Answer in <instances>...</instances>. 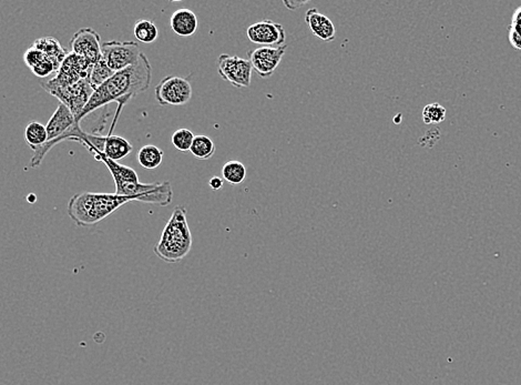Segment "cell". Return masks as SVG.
<instances>
[{
  "instance_id": "obj_5",
  "label": "cell",
  "mask_w": 521,
  "mask_h": 385,
  "mask_svg": "<svg viewBox=\"0 0 521 385\" xmlns=\"http://www.w3.org/2000/svg\"><path fill=\"white\" fill-rule=\"evenodd\" d=\"M79 128H80V123L75 121L71 111L64 105L59 104L56 111L53 112L46 125L47 143L45 145H42V148L34 151V156H31L29 167H39L44 158L55 145L64 141H69Z\"/></svg>"
},
{
  "instance_id": "obj_26",
  "label": "cell",
  "mask_w": 521,
  "mask_h": 385,
  "mask_svg": "<svg viewBox=\"0 0 521 385\" xmlns=\"http://www.w3.org/2000/svg\"><path fill=\"white\" fill-rule=\"evenodd\" d=\"M445 118H446V109L437 102L427 105L423 110V121L426 125L443 123Z\"/></svg>"
},
{
  "instance_id": "obj_14",
  "label": "cell",
  "mask_w": 521,
  "mask_h": 385,
  "mask_svg": "<svg viewBox=\"0 0 521 385\" xmlns=\"http://www.w3.org/2000/svg\"><path fill=\"white\" fill-rule=\"evenodd\" d=\"M305 23L318 39L325 42H332L335 40L336 29L332 20L325 15L318 12V9L311 8L305 14Z\"/></svg>"
},
{
  "instance_id": "obj_2",
  "label": "cell",
  "mask_w": 521,
  "mask_h": 385,
  "mask_svg": "<svg viewBox=\"0 0 521 385\" xmlns=\"http://www.w3.org/2000/svg\"><path fill=\"white\" fill-rule=\"evenodd\" d=\"M97 161L102 162L111 173L115 181L116 192L119 196L132 197L139 202L158 204L167 207L172 202L173 190L169 181L143 183L139 181L138 173L119 162L107 158L104 154L93 152Z\"/></svg>"
},
{
  "instance_id": "obj_25",
  "label": "cell",
  "mask_w": 521,
  "mask_h": 385,
  "mask_svg": "<svg viewBox=\"0 0 521 385\" xmlns=\"http://www.w3.org/2000/svg\"><path fill=\"white\" fill-rule=\"evenodd\" d=\"M509 38L510 45L513 46L515 49L521 51V6L515 9L511 18V24L509 26Z\"/></svg>"
},
{
  "instance_id": "obj_3",
  "label": "cell",
  "mask_w": 521,
  "mask_h": 385,
  "mask_svg": "<svg viewBox=\"0 0 521 385\" xmlns=\"http://www.w3.org/2000/svg\"><path fill=\"white\" fill-rule=\"evenodd\" d=\"M137 202L132 197L117 193H75L68 204V215L78 226H95L129 202Z\"/></svg>"
},
{
  "instance_id": "obj_9",
  "label": "cell",
  "mask_w": 521,
  "mask_h": 385,
  "mask_svg": "<svg viewBox=\"0 0 521 385\" xmlns=\"http://www.w3.org/2000/svg\"><path fill=\"white\" fill-rule=\"evenodd\" d=\"M219 75L235 88H248L251 86L252 66L248 59L230 56L222 53L217 62Z\"/></svg>"
},
{
  "instance_id": "obj_21",
  "label": "cell",
  "mask_w": 521,
  "mask_h": 385,
  "mask_svg": "<svg viewBox=\"0 0 521 385\" xmlns=\"http://www.w3.org/2000/svg\"><path fill=\"white\" fill-rule=\"evenodd\" d=\"M222 178L224 181L229 182L233 186L243 183L246 178V165L237 160H230L226 162L222 168Z\"/></svg>"
},
{
  "instance_id": "obj_23",
  "label": "cell",
  "mask_w": 521,
  "mask_h": 385,
  "mask_svg": "<svg viewBox=\"0 0 521 385\" xmlns=\"http://www.w3.org/2000/svg\"><path fill=\"white\" fill-rule=\"evenodd\" d=\"M115 71H112L106 62H103L102 59H100L99 62H95L92 66L91 73H90V84H91L93 90L97 89L98 87H100L101 84H104L108 79L111 78L112 75H115Z\"/></svg>"
},
{
  "instance_id": "obj_17",
  "label": "cell",
  "mask_w": 521,
  "mask_h": 385,
  "mask_svg": "<svg viewBox=\"0 0 521 385\" xmlns=\"http://www.w3.org/2000/svg\"><path fill=\"white\" fill-rule=\"evenodd\" d=\"M132 151H134V147L128 140L116 134H108L102 154H104L108 159L118 162L131 154Z\"/></svg>"
},
{
  "instance_id": "obj_22",
  "label": "cell",
  "mask_w": 521,
  "mask_h": 385,
  "mask_svg": "<svg viewBox=\"0 0 521 385\" xmlns=\"http://www.w3.org/2000/svg\"><path fill=\"white\" fill-rule=\"evenodd\" d=\"M134 35L137 38L138 42L149 45V44H152L158 39L159 30L156 28L154 23H152L150 20L140 19L134 24Z\"/></svg>"
},
{
  "instance_id": "obj_7",
  "label": "cell",
  "mask_w": 521,
  "mask_h": 385,
  "mask_svg": "<svg viewBox=\"0 0 521 385\" xmlns=\"http://www.w3.org/2000/svg\"><path fill=\"white\" fill-rule=\"evenodd\" d=\"M154 96L161 106H184L192 98V86L189 78L167 75L156 84Z\"/></svg>"
},
{
  "instance_id": "obj_18",
  "label": "cell",
  "mask_w": 521,
  "mask_h": 385,
  "mask_svg": "<svg viewBox=\"0 0 521 385\" xmlns=\"http://www.w3.org/2000/svg\"><path fill=\"white\" fill-rule=\"evenodd\" d=\"M165 158V152L156 145H147L138 152V161L145 170H154L161 165Z\"/></svg>"
},
{
  "instance_id": "obj_28",
  "label": "cell",
  "mask_w": 521,
  "mask_h": 385,
  "mask_svg": "<svg viewBox=\"0 0 521 385\" xmlns=\"http://www.w3.org/2000/svg\"><path fill=\"white\" fill-rule=\"evenodd\" d=\"M224 180L221 177L214 176L210 179L209 186L213 191H218L223 187Z\"/></svg>"
},
{
  "instance_id": "obj_1",
  "label": "cell",
  "mask_w": 521,
  "mask_h": 385,
  "mask_svg": "<svg viewBox=\"0 0 521 385\" xmlns=\"http://www.w3.org/2000/svg\"><path fill=\"white\" fill-rule=\"evenodd\" d=\"M151 80L152 67L148 57L143 53L136 64L117 71L104 84L98 87L92 93L89 102L84 107V111L81 112L79 123H81L92 112L102 107L109 106L112 102H117L119 107L117 118L119 117L118 115H120L121 109L129 101L149 89Z\"/></svg>"
},
{
  "instance_id": "obj_29",
  "label": "cell",
  "mask_w": 521,
  "mask_h": 385,
  "mask_svg": "<svg viewBox=\"0 0 521 385\" xmlns=\"http://www.w3.org/2000/svg\"><path fill=\"white\" fill-rule=\"evenodd\" d=\"M284 6H286L287 8L291 9V10H294V9L298 8V7L300 6H304L305 3H307V1H305V3H298V1H284Z\"/></svg>"
},
{
  "instance_id": "obj_13",
  "label": "cell",
  "mask_w": 521,
  "mask_h": 385,
  "mask_svg": "<svg viewBox=\"0 0 521 385\" xmlns=\"http://www.w3.org/2000/svg\"><path fill=\"white\" fill-rule=\"evenodd\" d=\"M71 53L84 57L92 64L99 62L102 55L100 35L95 29L84 27L77 31L69 42Z\"/></svg>"
},
{
  "instance_id": "obj_24",
  "label": "cell",
  "mask_w": 521,
  "mask_h": 385,
  "mask_svg": "<svg viewBox=\"0 0 521 385\" xmlns=\"http://www.w3.org/2000/svg\"><path fill=\"white\" fill-rule=\"evenodd\" d=\"M194 134L189 129H178L176 132H173L172 137H171V143L176 150L183 154L189 152L192 145L193 140H194Z\"/></svg>"
},
{
  "instance_id": "obj_10",
  "label": "cell",
  "mask_w": 521,
  "mask_h": 385,
  "mask_svg": "<svg viewBox=\"0 0 521 385\" xmlns=\"http://www.w3.org/2000/svg\"><path fill=\"white\" fill-rule=\"evenodd\" d=\"M93 91L95 90L90 84V79L88 78L79 81L78 84H73V86L53 90L49 93L53 97H56L60 101V104L67 107L75 117V121L80 123H79V117H80L81 112L84 111V107L89 102Z\"/></svg>"
},
{
  "instance_id": "obj_19",
  "label": "cell",
  "mask_w": 521,
  "mask_h": 385,
  "mask_svg": "<svg viewBox=\"0 0 521 385\" xmlns=\"http://www.w3.org/2000/svg\"><path fill=\"white\" fill-rule=\"evenodd\" d=\"M48 136L46 126L38 121H30L25 129V140L29 148L35 151L42 148L47 143Z\"/></svg>"
},
{
  "instance_id": "obj_27",
  "label": "cell",
  "mask_w": 521,
  "mask_h": 385,
  "mask_svg": "<svg viewBox=\"0 0 521 385\" xmlns=\"http://www.w3.org/2000/svg\"><path fill=\"white\" fill-rule=\"evenodd\" d=\"M24 60L25 64L29 69L33 70L35 67H37L38 64H42L44 60H47L44 56V53L37 49L34 46H31L28 51H26L25 56H24Z\"/></svg>"
},
{
  "instance_id": "obj_8",
  "label": "cell",
  "mask_w": 521,
  "mask_h": 385,
  "mask_svg": "<svg viewBox=\"0 0 521 385\" xmlns=\"http://www.w3.org/2000/svg\"><path fill=\"white\" fill-rule=\"evenodd\" d=\"M143 53L136 42H107L102 44L101 59L112 71H120L136 64Z\"/></svg>"
},
{
  "instance_id": "obj_15",
  "label": "cell",
  "mask_w": 521,
  "mask_h": 385,
  "mask_svg": "<svg viewBox=\"0 0 521 385\" xmlns=\"http://www.w3.org/2000/svg\"><path fill=\"white\" fill-rule=\"evenodd\" d=\"M170 27L179 37H191L198 30L199 19L191 9H176L171 16Z\"/></svg>"
},
{
  "instance_id": "obj_16",
  "label": "cell",
  "mask_w": 521,
  "mask_h": 385,
  "mask_svg": "<svg viewBox=\"0 0 521 385\" xmlns=\"http://www.w3.org/2000/svg\"><path fill=\"white\" fill-rule=\"evenodd\" d=\"M34 47L39 49L47 60L53 62L57 68H60L64 58L67 57L68 51L62 47V44L53 37H42L34 42Z\"/></svg>"
},
{
  "instance_id": "obj_6",
  "label": "cell",
  "mask_w": 521,
  "mask_h": 385,
  "mask_svg": "<svg viewBox=\"0 0 521 385\" xmlns=\"http://www.w3.org/2000/svg\"><path fill=\"white\" fill-rule=\"evenodd\" d=\"M92 66L93 64L84 57L69 53L62 62L56 75L49 80L42 81L40 84L48 93L53 90L73 86L84 79H90Z\"/></svg>"
},
{
  "instance_id": "obj_12",
  "label": "cell",
  "mask_w": 521,
  "mask_h": 385,
  "mask_svg": "<svg viewBox=\"0 0 521 385\" xmlns=\"http://www.w3.org/2000/svg\"><path fill=\"white\" fill-rule=\"evenodd\" d=\"M287 46L281 47H261L248 51V62H251L252 69L261 78H270L279 67L284 57Z\"/></svg>"
},
{
  "instance_id": "obj_4",
  "label": "cell",
  "mask_w": 521,
  "mask_h": 385,
  "mask_svg": "<svg viewBox=\"0 0 521 385\" xmlns=\"http://www.w3.org/2000/svg\"><path fill=\"white\" fill-rule=\"evenodd\" d=\"M191 249L192 235L188 224V210L183 206H178L167 220L154 251L165 262L178 263L187 257Z\"/></svg>"
},
{
  "instance_id": "obj_11",
  "label": "cell",
  "mask_w": 521,
  "mask_h": 385,
  "mask_svg": "<svg viewBox=\"0 0 521 385\" xmlns=\"http://www.w3.org/2000/svg\"><path fill=\"white\" fill-rule=\"evenodd\" d=\"M246 36L252 44L263 47H281L286 42V31L282 24L264 19L248 27Z\"/></svg>"
},
{
  "instance_id": "obj_20",
  "label": "cell",
  "mask_w": 521,
  "mask_h": 385,
  "mask_svg": "<svg viewBox=\"0 0 521 385\" xmlns=\"http://www.w3.org/2000/svg\"><path fill=\"white\" fill-rule=\"evenodd\" d=\"M190 152L199 160L211 159L215 154L214 143L208 136L199 134V136H195Z\"/></svg>"
}]
</instances>
